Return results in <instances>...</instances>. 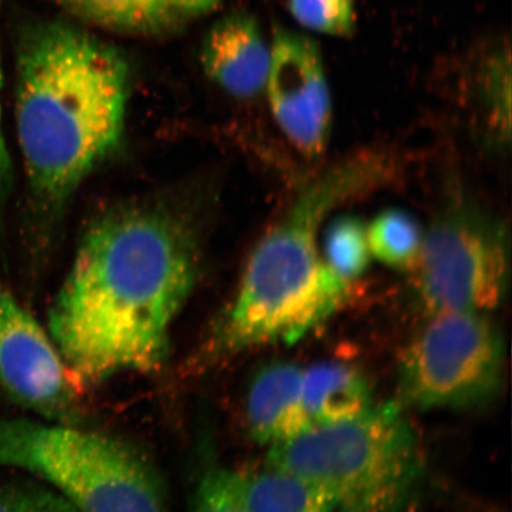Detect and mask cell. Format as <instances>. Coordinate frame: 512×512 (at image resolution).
I'll use <instances>...</instances> for the list:
<instances>
[{
    "label": "cell",
    "mask_w": 512,
    "mask_h": 512,
    "mask_svg": "<svg viewBox=\"0 0 512 512\" xmlns=\"http://www.w3.org/2000/svg\"><path fill=\"white\" fill-rule=\"evenodd\" d=\"M0 388L31 411L68 424L76 389L53 339L9 292L0 290Z\"/></svg>",
    "instance_id": "obj_8"
},
{
    "label": "cell",
    "mask_w": 512,
    "mask_h": 512,
    "mask_svg": "<svg viewBox=\"0 0 512 512\" xmlns=\"http://www.w3.org/2000/svg\"><path fill=\"white\" fill-rule=\"evenodd\" d=\"M0 512H79L59 492L37 486H0Z\"/></svg>",
    "instance_id": "obj_19"
},
{
    "label": "cell",
    "mask_w": 512,
    "mask_h": 512,
    "mask_svg": "<svg viewBox=\"0 0 512 512\" xmlns=\"http://www.w3.org/2000/svg\"><path fill=\"white\" fill-rule=\"evenodd\" d=\"M400 366L402 398L419 408H460L491 399L503 375V342L483 313L432 316Z\"/></svg>",
    "instance_id": "obj_7"
},
{
    "label": "cell",
    "mask_w": 512,
    "mask_h": 512,
    "mask_svg": "<svg viewBox=\"0 0 512 512\" xmlns=\"http://www.w3.org/2000/svg\"><path fill=\"white\" fill-rule=\"evenodd\" d=\"M198 260L176 222L128 210L88 230L49 315L75 389L162 367L169 334L194 290Z\"/></svg>",
    "instance_id": "obj_1"
},
{
    "label": "cell",
    "mask_w": 512,
    "mask_h": 512,
    "mask_svg": "<svg viewBox=\"0 0 512 512\" xmlns=\"http://www.w3.org/2000/svg\"><path fill=\"white\" fill-rule=\"evenodd\" d=\"M303 403L311 426L347 421L371 407L370 389L357 370L335 362L303 370Z\"/></svg>",
    "instance_id": "obj_12"
},
{
    "label": "cell",
    "mask_w": 512,
    "mask_h": 512,
    "mask_svg": "<svg viewBox=\"0 0 512 512\" xmlns=\"http://www.w3.org/2000/svg\"><path fill=\"white\" fill-rule=\"evenodd\" d=\"M0 465L47 480L79 512H168L152 465L105 434L66 424L0 421Z\"/></svg>",
    "instance_id": "obj_5"
},
{
    "label": "cell",
    "mask_w": 512,
    "mask_h": 512,
    "mask_svg": "<svg viewBox=\"0 0 512 512\" xmlns=\"http://www.w3.org/2000/svg\"><path fill=\"white\" fill-rule=\"evenodd\" d=\"M288 10L303 27L337 37H348L356 27L354 0H287Z\"/></svg>",
    "instance_id": "obj_17"
},
{
    "label": "cell",
    "mask_w": 512,
    "mask_h": 512,
    "mask_svg": "<svg viewBox=\"0 0 512 512\" xmlns=\"http://www.w3.org/2000/svg\"><path fill=\"white\" fill-rule=\"evenodd\" d=\"M266 89L277 124L307 157L322 155L331 130V96L318 44L299 32L277 29Z\"/></svg>",
    "instance_id": "obj_9"
},
{
    "label": "cell",
    "mask_w": 512,
    "mask_h": 512,
    "mask_svg": "<svg viewBox=\"0 0 512 512\" xmlns=\"http://www.w3.org/2000/svg\"><path fill=\"white\" fill-rule=\"evenodd\" d=\"M247 424L261 444L277 445L311 428L303 403V370L273 362L254 377L247 396Z\"/></svg>",
    "instance_id": "obj_11"
},
{
    "label": "cell",
    "mask_w": 512,
    "mask_h": 512,
    "mask_svg": "<svg viewBox=\"0 0 512 512\" xmlns=\"http://www.w3.org/2000/svg\"><path fill=\"white\" fill-rule=\"evenodd\" d=\"M413 271L421 303L432 316L484 313L501 304L507 291L508 240L490 217L454 207L424 235Z\"/></svg>",
    "instance_id": "obj_6"
},
{
    "label": "cell",
    "mask_w": 512,
    "mask_h": 512,
    "mask_svg": "<svg viewBox=\"0 0 512 512\" xmlns=\"http://www.w3.org/2000/svg\"><path fill=\"white\" fill-rule=\"evenodd\" d=\"M382 175L381 158L361 156L334 166L305 188L254 249L217 331L215 350L235 354L297 342L341 306L351 285L325 264L319 228L332 209L373 187Z\"/></svg>",
    "instance_id": "obj_3"
},
{
    "label": "cell",
    "mask_w": 512,
    "mask_h": 512,
    "mask_svg": "<svg viewBox=\"0 0 512 512\" xmlns=\"http://www.w3.org/2000/svg\"><path fill=\"white\" fill-rule=\"evenodd\" d=\"M76 17L99 27L124 32L162 29L174 14L164 0H60Z\"/></svg>",
    "instance_id": "obj_14"
},
{
    "label": "cell",
    "mask_w": 512,
    "mask_h": 512,
    "mask_svg": "<svg viewBox=\"0 0 512 512\" xmlns=\"http://www.w3.org/2000/svg\"><path fill=\"white\" fill-rule=\"evenodd\" d=\"M4 0H0V9H2ZM2 91H3V69L2 59H0V215L5 209L6 202L9 200L12 182H14V169L8 145H6L3 111H2Z\"/></svg>",
    "instance_id": "obj_21"
},
{
    "label": "cell",
    "mask_w": 512,
    "mask_h": 512,
    "mask_svg": "<svg viewBox=\"0 0 512 512\" xmlns=\"http://www.w3.org/2000/svg\"><path fill=\"white\" fill-rule=\"evenodd\" d=\"M270 63L271 47L258 22L247 14L221 19L203 43L202 64L207 75L238 98H251L265 88Z\"/></svg>",
    "instance_id": "obj_10"
},
{
    "label": "cell",
    "mask_w": 512,
    "mask_h": 512,
    "mask_svg": "<svg viewBox=\"0 0 512 512\" xmlns=\"http://www.w3.org/2000/svg\"><path fill=\"white\" fill-rule=\"evenodd\" d=\"M371 256L382 264L412 270L419 260L424 233L419 222L401 209H388L367 227Z\"/></svg>",
    "instance_id": "obj_15"
},
{
    "label": "cell",
    "mask_w": 512,
    "mask_h": 512,
    "mask_svg": "<svg viewBox=\"0 0 512 512\" xmlns=\"http://www.w3.org/2000/svg\"><path fill=\"white\" fill-rule=\"evenodd\" d=\"M245 512H336L322 491L290 472L274 469L240 475Z\"/></svg>",
    "instance_id": "obj_13"
},
{
    "label": "cell",
    "mask_w": 512,
    "mask_h": 512,
    "mask_svg": "<svg viewBox=\"0 0 512 512\" xmlns=\"http://www.w3.org/2000/svg\"><path fill=\"white\" fill-rule=\"evenodd\" d=\"M16 125L31 194L56 210L123 138L128 66L63 23L30 29L17 56Z\"/></svg>",
    "instance_id": "obj_2"
},
{
    "label": "cell",
    "mask_w": 512,
    "mask_h": 512,
    "mask_svg": "<svg viewBox=\"0 0 512 512\" xmlns=\"http://www.w3.org/2000/svg\"><path fill=\"white\" fill-rule=\"evenodd\" d=\"M194 512H245L240 494V475L223 469L210 467L198 485Z\"/></svg>",
    "instance_id": "obj_18"
},
{
    "label": "cell",
    "mask_w": 512,
    "mask_h": 512,
    "mask_svg": "<svg viewBox=\"0 0 512 512\" xmlns=\"http://www.w3.org/2000/svg\"><path fill=\"white\" fill-rule=\"evenodd\" d=\"M174 16H196L213 8L217 0H164Z\"/></svg>",
    "instance_id": "obj_22"
},
{
    "label": "cell",
    "mask_w": 512,
    "mask_h": 512,
    "mask_svg": "<svg viewBox=\"0 0 512 512\" xmlns=\"http://www.w3.org/2000/svg\"><path fill=\"white\" fill-rule=\"evenodd\" d=\"M510 48L498 47L485 63L484 85L492 111L503 127L505 118L510 119V85H511Z\"/></svg>",
    "instance_id": "obj_20"
},
{
    "label": "cell",
    "mask_w": 512,
    "mask_h": 512,
    "mask_svg": "<svg viewBox=\"0 0 512 512\" xmlns=\"http://www.w3.org/2000/svg\"><path fill=\"white\" fill-rule=\"evenodd\" d=\"M322 255L330 270L351 285L370 264L366 224L355 216L337 217L325 230Z\"/></svg>",
    "instance_id": "obj_16"
},
{
    "label": "cell",
    "mask_w": 512,
    "mask_h": 512,
    "mask_svg": "<svg viewBox=\"0 0 512 512\" xmlns=\"http://www.w3.org/2000/svg\"><path fill=\"white\" fill-rule=\"evenodd\" d=\"M270 466L323 492L336 512H402L418 488V439L395 402L273 445Z\"/></svg>",
    "instance_id": "obj_4"
}]
</instances>
